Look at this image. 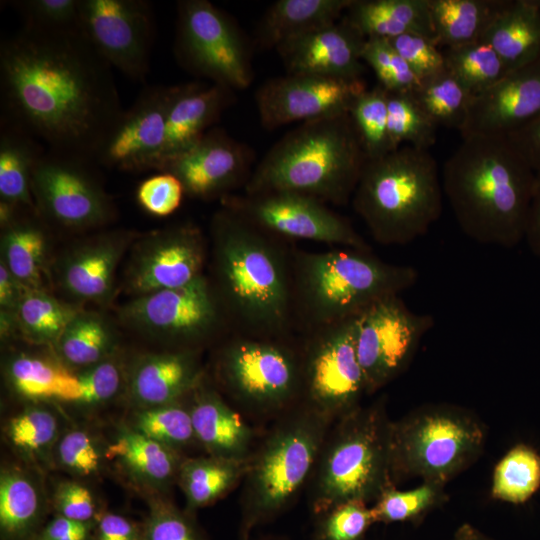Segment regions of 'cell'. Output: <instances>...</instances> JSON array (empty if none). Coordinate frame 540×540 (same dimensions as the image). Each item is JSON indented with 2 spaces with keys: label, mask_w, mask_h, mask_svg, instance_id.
Segmentation results:
<instances>
[{
  "label": "cell",
  "mask_w": 540,
  "mask_h": 540,
  "mask_svg": "<svg viewBox=\"0 0 540 540\" xmlns=\"http://www.w3.org/2000/svg\"><path fill=\"white\" fill-rule=\"evenodd\" d=\"M333 422L300 402L279 415L255 446L242 481L239 540L278 516L311 478Z\"/></svg>",
  "instance_id": "cell-7"
},
{
  "label": "cell",
  "mask_w": 540,
  "mask_h": 540,
  "mask_svg": "<svg viewBox=\"0 0 540 540\" xmlns=\"http://www.w3.org/2000/svg\"><path fill=\"white\" fill-rule=\"evenodd\" d=\"M120 317L130 327L180 350H196L230 325L205 275L181 287L134 297L121 308Z\"/></svg>",
  "instance_id": "cell-13"
},
{
  "label": "cell",
  "mask_w": 540,
  "mask_h": 540,
  "mask_svg": "<svg viewBox=\"0 0 540 540\" xmlns=\"http://www.w3.org/2000/svg\"><path fill=\"white\" fill-rule=\"evenodd\" d=\"M50 503L55 515L78 522L95 523L103 513L92 491L80 480L58 482Z\"/></svg>",
  "instance_id": "cell-53"
},
{
  "label": "cell",
  "mask_w": 540,
  "mask_h": 540,
  "mask_svg": "<svg viewBox=\"0 0 540 540\" xmlns=\"http://www.w3.org/2000/svg\"><path fill=\"white\" fill-rule=\"evenodd\" d=\"M228 207L264 231L281 239H300L371 251L345 217L316 198L294 192L229 195Z\"/></svg>",
  "instance_id": "cell-16"
},
{
  "label": "cell",
  "mask_w": 540,
  "mask_h": 540,
  "mask_svg": "<svg viewBox=\"0 0 540 540\" xmlns=\"http://www.w3.org/2000/svg\"><path fill=\"white\" fill-rule=\"evenodd\" d=\"M537 1H538L539 5H540V0H537Z\"/></svg>",
  "instance_id": "cell-64"
},
{
  "label": "cell",
  "mask_w": 540,
  "mask_h": 540,
  "mask_svg": "<svg viewBox=\"0 0 540 540\" xmlns=\"http://www.w3.org/2000/svg\"><path fill=\"white\" fill-rule=\"evenodd\" d=\"M480 40L497 52L509 72L540 58L538 1L509 0Z\"/></svg>",
  "instance_id": "cell-32"
},
{
  "label": "cell",
  "mask_w": 540,
  "mask_h": 540,
  "mask_svg": "<svg viewBox=\"0 0 540 540\" xmlns=\"http://www.w3.org/2000/svg\"><path fill=\"white\" fill-rule=\"evenodd\" d=\"M366 89L363 79L288 73L263 84L255 100L262 126L272 130L292 122L349 113Z\"/></svg>",
  "instance_id": "cell-18"
},
{
  "label": "cell",
  "mask_w": 540,
  "mask_h": 540,
  "mask_svg": "<svg viewBox=\"0 0 540 540\" xmlns=\"http://www.w3.org/2000/svg\"><path fill=\"white\" fill-rule=\"evenodd\" d=\"M392 425L385 396L332 424L310 478L309 505L315 516L345 502L374 503L395 487Z\"/></svg>",
  "instance_id": "cell-8"
},
{
  "label": "cell",
  "mask_w": 540,
  "mask_h": 540,
  "mask_svg": "<svg viewBox=\"0 0 540 540\" xmlns=\"http://www.w3.org/2000/svg\"><path fill=\"white\" fill-rule=\"evenodd\" d=\"M357 317L307 333L299 350L301 401L333 423L359 407L366 394L355 344Z\"/></svg>",
  "instance_id": "cell-12"
},
{
  "label": "cell",
  "mask_w": 540,
  "mask_h": 540,
  "mask_svg": "<svg viewBox=\"0 0 540 540\" xmlns=\"http://www.w3.org/2000/svg\"><path fill=\"white\" fill-rule=\"evenodd\" d=\"M362 60L373 69L379 85L388 92H413L421 84L419 77L387 39L366 38Z\"/></svg>",
  "instance_id": "cell-49"
},
{
  "label": "cell",
  "mask_w": 540,
  "mask_h": 540,
  "mask_svg": "<svg viewBox=\"0 0 540 540\" xmlns=\"http://www.w3.org/2000/svg\"><path fill=\"white\" fill-rule=\"evenodd\" d=\"M387 40L421 81L445 69L444 54L432 39L408 32Z\"/></svg>",
  "instance_id": "cell-55"
},
{
  "label": "cell",
  "mask_w": 540,
  "mask_h": 540,
  "mask_svg": "<svg viewBox=\"0 0 540 540\" xmlns=\"http://www.w3.org/2000/svg\"><path fill=\"white\" fill-rule=\"evenodd\" d=\"M203 379L197 351L174 349L139 357L128 372L126 389L136 409L150 408L182 401Z\"/></svg>",
  "instance_id": "cell-25"
},
{
  "label": "cell",
  "mask_w": 540,
  "mask_h": 540,
  "mask_svg": "<svg viewBox=\"0 0 540 540\" xmlns=\"http://www.w3.org/2000/svg\"><path fill=\"white\" fill-rule=\"evenodd\" d=\"M79 373L83 397L81 404L98 405L114 398L121 389L123 373L112 357Z\"/></svg>",
  "instance_id": "cell-56"
},
{
  "label": "cell",
  "mask_w": 540,
  "mask_h": 540,
  "mask_svg": "<svg viewBox=\"0 0 540 540\" xmlns=\"http://www.w3.org/2000/svg\"><path fill=\"white\" fill-rule=\"evenodd\" d=\"M366 37L346 16L276 48L288 73L362 79Z\"/></svg>",
  "instance_id": "cell-23"
},
{
  "label": "cell",
  "mask_w": 540,
  "mask_h": 540,
  "mask_svg": "<svg viewBox=\"0 0 540 540\" xmlns=\"http://www.w3.org/2000/svg\"><path fill=\"white\" fill-rule=\"evenodd\" d=\"M44 223L36 211H26L2 229L1 262L29 290H44L43 275L48 253Z\"/></svg>",
  "instance_id": "cell-34"
},
{
  "label": "cell",
  "mask_w": 540,
  "mask_h": 540,
  "mask_svg": "<svg viewBox=\"0 0 540 540\" xmlns=\"http://www.w3.org/2000/svg\"><path fill=\"white\" fill-rule=\"evenodd\" d=\"M212 283L238 335L285 339L293 326L292 253L285 240L223 206L211 221Z\"/></svg>",
  "instance_id": "cell-2"
},
{
  "label": "cell",
  "mask_w": 540,
  "mask_h": 540,
  "mask_svg": "<svg viewBox=\"0 0 540 540\" xmlns=\"http://www.w3.org/2000/svg\"><path fill=\"white\" fill-rule=\"evenodd\" d=\"M106 462V447L82 428L62 432L52 455L53 467L77 478L99 475Z\"/></svg>",
  "instance_id": "cell-47"
},
{
  "label": "cell",
  "mask_w": 540,
  "mask_h": 540,
  "mask_svg": "<svg viewBox=\"0 0 540 540\" xmlns=\"http://www.w3.org/2000/svg\"><path fill=\"white\" fill-rule=\"evenodd\" d=\"M248 460L211 455L185 457L177 479L185 497V510L194 514L198 509L212 505L224 497L243 481Z\"/></svg>",
  "instance_id": "cell-38"
},
{
  "label": "cell",
  "mask_w": 540,
  "mask_h": 540,
  "mask_svg": "<svg viewBox=\"0 0 540 540\" xmlns=\"http://www.w3.org/2000/svg\"><path fill=\"white\" fill-rule=\"evenodd\" d=\"M345 16L366 38L413 32L434 41L428 0H353Z\"/></svg>",
  "instance_id": "cell-33"
},
{
  "label": "cell",
  "mask_w": 540,
  "mask_h": 540,
  "mask_svg": "<svg viewBox=\"0 0 540 540\" xmlns=\"http://www.w3.org/2000/svg\"><path fill=\"white\" fill-rule=\"evenodd\" d=\"M46 404L30 402L4 427L10 448L34 471L52 467L53 451L62 434L57 414Z\"/></svg>",
  "instance_id": "cell-36"
},
{
  "label": "cell",
  "mask_w": 540,
  "mask_h": 540,
  "mask_svg": "<svg viewBox=\"0 0 540 540\" xmlns=\"http://www.w3.org/2000/svg\"><path fill=\"white\" fill-rule=\"evenodd\" d=\"M82 310L44 290H27L14 310L17 331L29 342L53 345Z\"/></svg>",
  "instance_id": "cell-40"
},
{
  "label": "cell",
  "mask_w": 540,
  "mask_h": 540,
  "mask_svg": "<svg viewBox=\"0 0 540 540\" xmlns=\"http://www.w3.org/2000/svg\"><path fill=\"white\" fill-rule=\"evenodd\" d=\"M250 148L220 128H211L192 147L166 161L158 172L176 176L185 194L202 200L223 199L246 185L252 171Z\"/></svg>",
  "instance_id": "cell-21"
},
{
  "label": "cell",
  "mask_w": 540,
  "mask_h": 540,
  "mask_svg": "<svg viewBox=\"0 0 540 540\" xmlns=\"http://www.w3.org/2000/svg\"><path fill=\"white\" fill-rule=\"evenodd\" d=\"M232 89L203 82L173 85L166 119V141L157 167L196 144L232 100Z\"/></svg>",
  "instance_id": "cell-26"
},
{
  "label": "cell",
  "mask_w": 540,
  "mask_h": 540,
  "mask_svg": "<svg viewBox=\"0 0 540 540\" xmlns=\"http://www.w3.org/2000/svg\"><path fill=\"white\" fill-rule=\"evenodd\" d=\"M387 92L388 135L393 150L407 145L428 150L436 142L438 127L412 92Z\"/></svg>",
  "instance_id": "cell-44"
},
{
  "label": "cell",
  "mask_w": 540,
  "mask_h": 540,
  "mask_svg": "<svg viewBox=\"0 0 540 540\" xmlns=\"http://www.w3.org/2000/svg\"><path fill=\"white\" fill-rule=\"evenodd\" d=\"M5 376L14 393L29 402H82L79 373L60 359L19 353L7 362Z\"/></svg>",
  "instance_id": "cell-30"
},
{
  "label": "cell",
  "mask_w": 540,
  "mask_h": 540,
  "mask_svg": "<svg viewBox=\"0 0 540 540\" xmlns=\"http://www.w3.org/2000/svg\"><path fill=\"white\" fill-rule=\"evenodd\" d=\"M482 422L450 404L421 406L392 425V479L419 477L445 486L481 454Z\"/></svg>",
  "instance_id": "cell-9"
},
{
  "label": "cell",
  "mask_w": 540,
  "mask_h": 540,
  "mask_svg": "<svg viewBox=\"0 0 540 540\" xmlns=\"http://www.w3.org/2000/svg\"><path fill=\"white\" fill-rule=\"evenodd\" d=\"M535 179L506 137L471 136L444 163L442 188L465 235L511 248L524 240Z\"/></svg>",
  "instance_id": "cell-3"
},
{
  "label": "cell",
  "mask_w": 540,
  "mask_h": 540,
  "mask_svg": "<svg viewBox=\"0 0 540 540\" xmlns=\"http://www.w3.org/2000/svg\"><path fill=\"white\" fill-rule=\"evenodd\" d=\"M524 240L531 252L540 260V172L536 179L527 214Z\"/></svg>",
  "instance_id": "cell-60"
},
{
  "label": "cell",
  "mask_w": 540,
  "mask_h": 540,
  "mask_svg": "<svg viewBox=\"0 0 540 540\" xmlns=\"http://www.w3.org/2000/svg\"><path fill=\"white\" fill-rule=\"evenodd\" d=\"M91 159L46 149L32 177L38 215L51 225L71 231L101 227L116 214L95 176Z\"/></svg>",
  "instance_id": "cell-14"
},
{
  "label": "cell",
  "mask_w": 540,
  "mask_h": 540,
  "mask_svg": "<svg viewBox=\"0 0 540 540\" xmlns=\"http://www.w3.org/2000/svg\"><path fill=\"white\" fill-rule=\"evenodd\" d=\"M59 359L69 368L86 369L113 356L115 334L98 314L81 311L55 344Z\"/></svg>",
  "instance_id": "cell-39"
},
{
  "label": "cell",
  "mask_w": 540,
  "mask_h": 540,
  "mask_svg": "<svg viewBox=\"0 0 540 540\" xmlns=\"http://www.w3.org/2000/svg\"><path fill=\"white\" fill-rule=\"evenodd\" d=\"M106 458L136 487L151 495H163L177 483L185 457L180 451L124 425L118 430L115 439L106 446Z\"/></svg>",
  "instance_id": "cell-28"
},
{
  "label": "cell",
  "mask_w": 540,
  "mask_h": 540,
  "mask_svg": "<svg viewBox=\"0 0 540 540\" xmlns=\"http://www.w3.org/2000/svg\"><path fill=\"white\" fill-rule=\"evenodd\" d=\"M45 151L34 136L1 122L0 200L36 211L32 177Z\"/></svg>",
  "instance_id": "cell-35"
},
{
  "label": "cell",
  "mask_w": 540,
  "mask_h": 540,
  "mask_svg": "<svg viewBox=\"0 0 540 540\" xmlns=\"http://www.w3.org/2000/svg\"><path fill=\"white\" fill-rule=\"evenodd\" d=\"M540 488V454L531 446L517 444L494 468L491 496L494 499L522 504Z\"/></svg>",
  "instance_id": "cell-43"
},
{
  "label": "cell",
  "mask_w": 540,
  "mask_h": 540,
  "mask_svg": "<svg viewBox=\"0 0 540 540\" xmlns=\"http://www.w3.org/2000/svg\"><path fill=\"white\" fill-rule=\"evenodd\" d=\"M349 115L368 160L394 151L388 135L387 92L379 84L354 101Z\"/></svg>",
  "instance_id": "cell-46"
},
{
  "label": "cell",
  "mask_w": 540,
  "mask_h": 540,
  "mask_svg": "<svg viewBox=\"0 0 540 540\" xmlns=\"http://www.w3.org/2000/svg\"><path fill=\"white\" fill-rule=\"evenodd\" d=\"M0 96L1 122L94 162L123 111L112 67L78 28L22 25L3 39Z\"/></svg>",
  "instance_id": "cell-1"
},
{
  "label": "cell",
  "mask_w": 540,
  "mask_h": 540,
  "mask_svg": "<svg viewBox=\"0 0 540 540\" xmlns=\"http://www.w3.org/2000/svg\"><path fill=\"white\" fill-rule=\"evenodd\" d=\"M174 53L187 71L232 90L248 88L253 79L240 30L207 0L178 2Z\"/></svg>",
  "instance_id": "cell-11"
},
{
  "label": "cell",
  "mask_w": 540,
  "mask_h": 540,
  "mask_svg": "<svg viewBox=\"0 0 540 540\" xmlns=\"http://www.w3.org/2000/svg\"><path fill=\"white\" fill-rule=\"evenodd\" d=\"M284 341L237 335L220 350L217 377L245 412L278 417L300 403V353Z\"/></svg>",
  "instance_id": "cell-10"
},
{
  "label": "cell",
  "mask_w": 540,
  "mask_h": 540,
  "mask_svg": "<svg viewBox=\"0 0 540 540\" xmlns=\"http://www.w3.org/2000/svg\"><path fill=\"white\" fill-rule=\"evenodd\" d=\"M443 194L435 158L428 150L404 145L367 160L352 204L375 241L404 245L439 219Z\"/></svg>",
  "instance_id": "cell-6"
},
{
  "label": "cell",
  "mask_w": 540,
  "mask_h": 540,
  "mask_svg": "<svg viewBox=\"0 0 540 540\" xmlns=\"http://www.w3.org/2000/svg\"><path fill=\"white\" fill-rule=\"evenodd\" d=\"M95 523L78 522L55 515L45 523L36 540H90Z\"/></svg>",
  "instance_id": "cell-59"
},
{
  "label": "cell",
  "mask_w": 540,
  "mask_h": 540,
  "mask_svg": "<svg viewBox=\"0 0 540 540\" xmlns=\"http://www.w3.org/2000/svg\"><path fill=\"white\" fill-rule=\"evenodd\" d=\"M29 290L25 288L0 262V306L1 310L14 311L21 298Z\"/></svg>",
  "instance_id": "cell-61"
},
{
  "label": "cell",
  "mask_w": 540,
  "mask_h": 540,
  "mask_svg": "<svg viewBox=\"0 0 540 540\" xmlns=\"http://www.w3.org/2000/svg\"><path fill=\"white\" fill-rule=\"evenodd\" d=\"M353 0H279L262 16L255 45L276 49L281 44L337 22Z\"/></svg>",
  "instance_id": "cell-31"
},
{
  "label": "cell",
  "mask_w": 540,
  "mask_h": 540,
  "mask_svg": "<svg viewBox=\"0 0 540 540\" xmlns=\"http://www.w3.org/2000/svg\"><path fill=\"white\" fill-rule=\"evenodd\" d=\"M131 427L180 452L196 442L189 408L182 401L136 409Z\"/></svg>",
  "instance_id": "cell-45"
},
{
  "label": "cell",
  "mask_w": 540,
  "mask_h": 540,
  "mask_svg": "<svg viewBox=\"0 0 540 540\" xmlns=\"http://www.w3.org/2000/svg\"><path fill=\"white\" fill-rule=\"evenodd\" d=\"M367 160L349 113L307 121L271 147L244 190L294 192L345 205Z\"/></svg>",
  "instance_id": "cell-4"
},
{
  "label": "cell",
  "mask_w": 540,
  "mask_h": 540,
  "mask_svg": "<svg viewBox=\"0 0 540 540\" xmlns=\"http://www.w3.org/2000/svg\"><path fill=\"white\" fill-rule=\"evenodd\" d=\"M142 525L145 540H205L193 514L181 511L163 495L149 496Z\"/></svg>",
  "instance_id": "cell-50"
},
{
  "label": "cell",
  "mask_w": 540,
  "mask_h": 540,
  "mask_svg": "<svg viewBox=\"0 0 540 540\" xmlns=\"http://www.w3.org/2000/svg\"><path fill=\"white\" fill-rule=\"evenodd\" d=\"M90 540H145L143 525L118 513L103 512Z\"/></svg>",
  "instance_id": "cell-57"
},
{
  "label": "cell",
  "mask_w": 540,
  "mask_h": 540,
  "mask_svg": "<svg viewBox=\"0 0 540 540\" xmlns=\"http://www.w3.org/2000/svg\"><path fill=\"white\" fill-rule=\"evenodd\" d=\"M135 238L131 231H110L78 242L58 262L61 287L72 297L103 302L112 294L116 269Z\"/></svg>",
  "instance_id": "cell-24"
},
{
  "label": "cell",
  "mask_w": 540,
  "mask_h": 540,
  "mask_svg": "<svg viewBox=\"0 0 540 540\" xmlns=\"http://www.w3.org/2000/svg\"><path fill=\"white\" fill-rule=\"evenodd\" d=\"M196 443L207 455L248 460L255 448L253 428L203 381L188 396Z\"/></svg>",
  "instance_id": "cell-27"
},
{
  "label": "cell",
  "mask_w": 540,
  "mask_h": 540,
  "mask_svg": "<svg viewBox=\"0 0 540 540\" xmlns=\"http://www.w3.org/2000/svg\"><path fill=\"white\" fill-rule=\"evenodd\" d=\"M535 173L540 172V114L507 137Z\"/></svg>",
  "instance_id": "cell-58"
},
{
  "label": "cell",
  "mask_w": 540,
  "mask_h": 540,
  "mask_svg": "<svg viewBox=\"0 0 540 540\" xmlns=\"http://www.w3.org/2000/svg\"><path fill=\"white\" fill-rule=\"evenodd\" d=\"M172 86L145 88L123 110L101 143L95 162L121 171L157 170L166 141Z\"/></svg>",
  "instance_id": "cell-20"
},
{
  "label": "cell",
  "mask_w": 540,
  "mask_h": 540,
  "mask_svg": "<svg viewBox=\"0 0 540 540\" xmlns=\"http://www.w3.org/2000/svg\"><path fill=\"white\" fill-rule=\"evenodd\" d=\"M414 99L437 127L457 129L464 125L473 96L445 68L421 81Z\"/></svg>",
  "instance_id": "cell-41"
},
{
  "label": "cell",
  "mask_w": 540,
  "mask_h": 540,
  "mask_svg": "<svg viewBox=\"0 0 540 540\" xmlns=\"http://www.w3.org/2000/svg\"><path fill=\"white\" fill-rule=\"evenodd\" d=\"M253 540V539H252ZM256 540H287L285 537L283 536H273V535H268V536H265V537H262V538H258Z\"/></svg>",
  "instance_id": "cell-63"
},
{
  "label": "cell",
  "mask_w": 540,
  "mask_h": 540,
  "mask_svg": "<svg viewBox=\"0 0 540 540\" xmlns=\"http://www.w3.org/2000/svg\"><path fill=\"white\" fill-rule=\"evenodd\" d=\"M540 114V58L508 72L475 96L461 138L507 137Z\"/></svg>",
  "instance_id": "cell-22"
},
{
  "label": "cell",
  "mask_w": 540,
  "mask_h": 540,
  "mask_svg": "<svg viewBox=\"0 0 540 540\" xmlns=\"http://www.w3.org/2000/svg\"><path fill=\"white\" fill-rule=\"evenodd\" d=\"M509 0H428L434 42L454 47L479 41Z\"/></svg>",
  "instance_id": "cell-37"
},
{
  "label": "cell",
  "mask_w": 540,
  "mask_h": 540,
  "mask_svg": "<svg viewBox=\"0 0 540 540\" xmlns=\"http://www.w3.org/2000/svg\"><path fill=\"white\" fill-rule=\"evenodd\" d=\"M316 517L314 540H362L374 523L371 507L361 501L336 505Z\"/></svg>",
  "instance_id": "cell-51"
},
{
  "label": "cell",
  "mask_w": 540,
  "mask_h": 540,
  "mask_svg": "<svg viewBox=\"0 0 540 540\" xmlns=\"http://www.w3.org/2000/svg\"><path fill=\"white\" fill-rule=\"evenodd\" d=\"M417 270L371 251L338 247L292 253L293 316L307 333L355 318L415 285Z\"/></svg>",
  "instance_id": "cell-5"
},
{
  "label": "cell",
  "mask_w": 540,
  "mask_h": 540,
  "mask_svg": "<svg viewBox=\"0 0 540 540\" xmlns=\"http://www.w3.org/2000/svg\"><path fill=\"white\" fill-rule=\"evenodd\" d=\"M9 3L22 17L23 25L46 30L78 28L80 0H15Z\"/></svg>",
  "instance_id": "cell-52"
},
{
  "label": "cell",
  "mask_w": 540,
  "mask_h": 540,
  "mask_svg": "<svg viewBox=\"0 0 540 540\" xmlns=\"http://www.w3.org/2000/svg\"><path fill=\"white\" fill-rule=\"evenodd\" d=\"M443 54L445 68L473 98L489 89L509 72L497 52L481 40L449 47Z\"/></svg>",
  "instance_id": "cell-42"
},
{
  "label": "cell",
  "mask_w": 540,
  "mask_h": 540,
  "mask_svg": "<svg viewBox=\"0 0 540 540\" xmlns=\"http://www.w3.org/2000/svg\"><path fill=\"white\" fill-rule=\"evenodd\" d=\"M49 502L28 467L5 465L0 472V540H36L45 525Z\"/></svg>",
  "instance_id": "cell-29"
},
{
  "label": "cell",
  "mask_w": 540,
  "mask_h": 540,
  "mask_svg": "<svg viewBox=\"0 0 540 540\" xmlns=\"http://www.w3.org/2000/svg\"><path fill=\"white\" fill-rule=\"evenodd\" d=\"M78 29L112 67L136 81L150 68L154 16L144 0H80Z\"/></svg>",
  "instance_id": "cell-17"
},
{
  "label": "cell",
  "mask_w": 540,
  "mask_h": 540,
  "mask_svg": "<svg viewBox=\"0 0 540 540\" xmlns=\"http://www.w3.org/2000/svg\"><path fill=\"white\" fill-rule=\"evenodd\" d=\"M433 317L412 312L400 295L383 299L357 318L355 344L366 394H373L403 373Z\"/></svg>",
  "instance_id": "cell-15"
},
{
  "label": "cell",
  "mask_w": 540,
  "mask_h": 540,
  "mask_svg": "<svg viewBox=\"0 0 540 540\" xmlns=\"http://www.w3.org/2000/svg\"><path fill=\"white\" fill-rule=\"evenodd\" d=\"M454 540H491L471 525H462L456 532Z\"/></svg>",
  "instance_id": "cell-62"
},
{
  "label": "cell",
  "mask_w": 540,
  "mask_h": 540,
  "mask_svg": "<svg viewBox=\"0 0 540 540\" xmlns=\"http://www.w3.org/2000/svg\"><path fill=\"white\" fill-rule=\"evenodd\" d=\"M444 495V486L432 482H423L410 490L391 487L371 506L374 523L412 519L439 503Z\"/></svg>",
  "instance_id": "cell-48"
},
{
  "label": "cell",
  "mask_w": 540,
  "mask_h": 540,
  "mask_svg": "<svg viewBox=\"0 0 540 540\" xmlns=\"http://www.w3.org/2000/svg\"><path fill=\"white\" fill-rule=\"evenodd\" d=\"M135 244L124 281L134 297L181 287L204 275L205 241L192 224L153 232Z\"/></svg>",
  "instance_id": "cell-19"
},
{
  "label": "cell",
  "mask_w": 540,
  "mask_h": 540,
  "mask_svg": "<svg viewBox=\"0 0 540 540\" xmlns=\"http://www.w3.org/2000/svg\"><path fill=\"white\" fill-rule=\"evenodd\" d=\"M184 194L183 185L176 176L160 172L139 184L136 198L139 205L149 214L165 217L179 208Z\"/></svg>",
  "instance_id": "cell-54"
}]
</instances>
